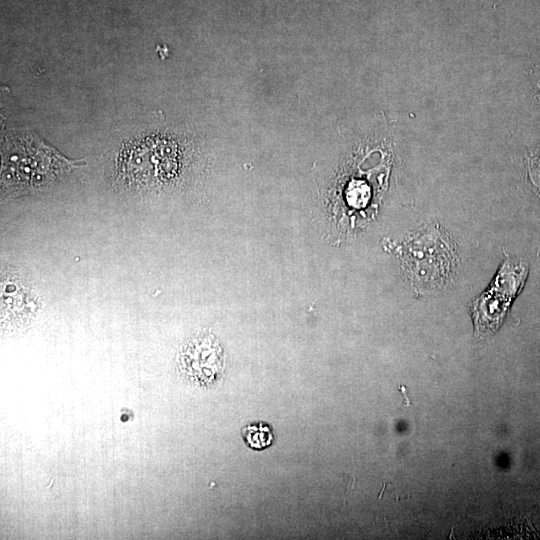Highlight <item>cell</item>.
<instances>
[{
  "label": "cell",
  "mask_w": 540,
  "mask_h": 540,
  "mask_svg": "<svg viewBox=\"0 0 540 540\" xmlns=\"http://www.w3.org/2000/svg\"><path fill=\"white\" fill-rule=\"evenodd\" d=\"M528 171L532 184L540 191V149L529 159Z\"/></svg>",
  "instance_id": "3957f363"
},
{
  "label": "cell",
  "mask_w": 540,
  "mask_h": 540,
  "mask_svg": "<svg viewBox=\"0 0 540 540\" xmlns=\"http://www.w3.org/2000/svg\"><path fill=\"white\" fill-rule=\"evenodd\" d=\"M399 388L402 390V394L404 395V400H405L404 404L405 405H410L408 397L405 396V387L401 385V386H399Z\"/></svg>",
  "instance_id": "277c9868"
},
{
  "label": "cell",
  "mask_w": 540,
  "mask_h": 540,
  "mask_svg": "<svg viewBox=\"0 0 540 540\" xmlns=\"http://www.w3.org/2000/svg\"><path fill=\"white\" fill-rule=\"evenodd\" d=\"M79 166L36 136L14 133L2 145V189L22 194L45 188Z\"/></svg>",
  "instance_id": "6da1fadb"
},
{
  "label": "cell",
  "mask_w": 540,
  "mask_h": 540,
  "mask_svg": "<svg viewBox=\"0 0 540 540\" xmlns=\"http://www.w3.org/2000/svg\"><path fill=\"white\" fill-rule=\"evenodd\" d=\"M246 438L251 446L260 448L271 443L272 435L266 427L249 426L246 428Z\"/></svg>",
  "instance_id": "7a4b0ae2"
}]
</instances>
